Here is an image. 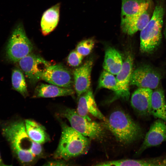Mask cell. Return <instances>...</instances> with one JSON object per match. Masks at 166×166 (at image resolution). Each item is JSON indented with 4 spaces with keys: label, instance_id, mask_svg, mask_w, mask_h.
Returning a JSON list of instances; mask_svg holds the SVG:
<instances>
[{
    "label": "cell",
    "instance_id": "obj_5",
    "mask_svg": "<svg viewBox=\"0 0 166 166\" xmlns=\"http://www.w3.org/2000/svg\"><path fill=\"white\" fill-rule=\"evenodd\" d=\"M60 113L61 117L68 120L71 127L84 136L97 140L104 136L105 127L102 124L86 119L79 115L73 109L66 108Z\"/></svg>",
    "mask_w": 166,
    "mask_h": 166
},
{
    "label": "cell",
    "instance_id": "obj_8",
    "mask_svg": "<svg viewBox=\"0 0 166 166\" xmlns=\"http://www.w3.org/2000/svg\"><path fill=\"white\" fill-rule=\"evenodd\" d=\"M161 78V74L158 70L150 65H144L132 72L130 85L155 89L158 87Z\"/></svg>",
    "mask_w": 166,
    "mask_h": 166
},
{
    "label": "cell",
    "instance_id": "obj_20",
    "mask_svg": "<svg viewBox=\"0 0 166 166\" xmlns=\"http://www.w3.org/2000/svg\"><path fill=\"white\" fill-rule=\"evenodd\" d=\"M123 63L121 55L116 49L110 47L107 49L103 65L105 70L113 75H117L120 71Z\"/></svg>",
    "mask_w": 166,
    "mask_h": 166
},
{
    "label": "cell",
    "instance_id": "obj_11",
    "mask_svg": "<svg viewBox=\"0 0 166 166\" xmlns=\"http://www.w3.org/2000/svg\"><path fill=\"white\" fill-rule=\"evenodd\" d=\"M152 89L139 88L132 93L131 99V105L136 114L142 118H145L151 115Z\"/></svg>",
    "mask_w": 166,
    "mask_h": 166
},
{
    "label": "cell",
    "instance_id": "obj_9",
    "mask_svg": "<svg viewBox=\"0 0 166 166\" xmlns=\"http://www.w3.org/2000/svg\"><path fill=\"white\" fill-rule=\"evenodd\" d=\"M165 141H166V123L163 120L158 119L151 125L142 144L136 154L139 156L148 148L158 146Z\"/></svg>",
    "mask_w": 166,
    "mask_h": 166
},
{
    "label": "cell",
    "instance_id": "obj_13",
    "mask_svg": "<svg viewBox=\"0 0 166 166\" xmlns=\"http://www.w3.org/2000/svg\"><path fill=\"white\" fill-rule=\"evenodd\" d=\"M77 111L86 119L91 120L89 114H91L103 121L106 118L98 108L92 90L89 89L78 98Z\"/></svg>",
    "mask_w": 166,
    "mask_h": 166
},
{
    "label": "cell",
    "instance_id": "obj_6",
    "mask_svg": "<svg viewBox=\"0 0 166 166\" xmlns=\"http://www.w3.org/2000/svg\"><path fill=\"white\" fill-rule=\"evenodd\" d=\"M33 48L23 25L20 23L13 30L7 43L6 49L7 58L11 61L18 62L31 53Z\"/></svg>",
    "mask_w": 166,
    "mask_h": 166
},
{
    "label": "cell",
    "instance_id": "obj_21",
    "mask_svg": "<svg viewBox=\"0 0 166 166\" xmlns=\"http://www.w3.org/2000/svg\"><path fill=\"white\" fill-rule=\"evenodd\" d=\"M27 133L33 141L42 144L50 140L45 128L37 122L31 119L24 121Z\"/></svg>",
    "mask_w": 166,
    "mask_h": 166
},
{
    "label": "cell",
    "instance_id": "obj_26",
    "mask_svg": "<svg viewBox=\"0 0 166 166\" xmlns=\"http://www.w3.org/2000/svg\"><path fill=\"white\" fill-rule=\"evenodd\" d=\"M54 160L48 161L43 165L46 166H68L69 163L66 161L62 159H57Z\"/></svg>",
    "mask_w": 166,
    "mask_h": 166
},
{
    "label": "cell",
    "instance_id": "obj_17",
    "mask_svg": "<svg viewBox=\"0 0 166 166\" xmlns=\"http://www.w3.org/2000/svg\"><path fill=\"white\" fill-rule=\"evenodd\" d=\"M60 4L57 3L43 13L41 20V31L44 35L52 32L57 26L59 18Z\"/></svg>",
    "mask_w": 166,
    "mask_h": 166
},
{
    "label": "cell",
    "instance_id": "obj_23",
    "mask_svg": "<svg viewBox=\"0 0 166 166\" xmlns=\"http://www.w3.org/2000/svg\"><path fill=\"white\" fill-rule=\"evenodd\" d=\"M98 87L99 88H106L113 91L115 97L112 100H115L118 94V90L116 78L113 74L105 70L103 71L99 78Z\"/></svg>",
    "mask_w": 166,
    "mask_h": 166
},
{
    "label": "cell",
    "instance_id": "obj_1",
    "mask_svg": "<svg viewBox=\"0 0 166 166\" xmlns=\"http://www.w3.org/2000/svg\"><path fill=\"white\" fill-rule=\"evenodd\" d=\"M0 128L14 156L21 164L32 165L37 158L43 157L42 144L29 137L24 121L20 119L0 121Z\"/></svg>",
    "mask_w": 166,
    "mask_h": 166
},
{
    "label": "cell",
    "instance_id": "obj_10",
    "mask_svg": "<svg viewBox=\"0 0 166 166\" xmlns=\"http://www.w3.org/2000/svg\"><path fill=\"white\" fill-rule=\"evenodd\" d=\"M133 63V56L131 53L129 52L127 54L120 71L117 75L116 78L118 93L115 100L121 98L127 101L129 98V86L132 72Z\"/></svg>",
    "mask_w": 166,
    "mask_h": 166
},
{
    "label": "cell",
    "instance_id": "obj_24",
    "mask_svg": "<svg viewBox=\"0 0 166 166\" xmlns=\"http://www.w3.org/2000/svg\"><path fill=\"white\" fill-rule=\"evenodd\" d=\"M95 45L94 40L92 39H88L80 42L77 45L76 50L83 56L89 55Z\"/></svg>",
    "mask_w": 166,
    "mask_h": 166
},
{
    "label": "cell",
    "instance_id": "obj_16",
    "mask_svg": "<svg viewBox=\"0 0 166 166\" xmlns=\"http://www.w3.org/2000/svg\"><path fill=\"white\" fill-rule=\"evenodd\" d=\"M74 91L72 88H62L54 85L41 83L36 88L34 97H54L73 95Z\"/></svg>",
    "mask_w": 166,
    "mask_h": 166
},
{
    "label": "cell",
    "instance_id": "obj_22",
    "mask_svg": "<svg viewBox=\"0 0 166 166\" xmlns=\"http://www.w3.org/2000/svg\"><path fill=\"white\" fill-rule=\"evenodd\" d=\"M11 81L13 89L20 93L24 97L28 95L26 83L22 72L18 68L12 71Z\"/></svg>",
    "mask_w": 166,
    "mask_h": 166
},
{
    "label": "cell",
    "instance_id": "obj_18",
    "mask_svg": "<svg viewBox=\"0 0 166 166\" xmlns=\"http://www.w3.org/2000/svg\"><path fill=\"white\" fill-rule=\"evenodd\" d=\"M151 115L166 123V102L164 92L159 88L153 91L151 98Z\"/></svg>",
    "mask_w": 166,
    "mask_h": 166
},
{
    "label": "cell",
    "instance_id": "obj_15",
    "mask_svg": "<svg viewBox=\"0 0 166 166\" xmlns=\"http://www.w3.org/2000/svg\"><path fill=\"white\" fill-rule=\"evenodd\" d=\"M148 10H143L132 17L121 21V27L122 31L131 35L142 30L150 19Z\"/></svg>",
    "mask_w": 166,
    "mask_h": 166
},
{
    "label": "cell",
    "instance_id": "obj_25",
    "mask_svg": "<svg viewBox=\"0 0 166 166\" xmlns=\"http://www.w3.org/2000/svg\"><path fill=\"white\" fill-rule=\"evenodd\" d=\"M82 56L76 50L72 51L69 54L68 57V62L71 66H77L81 62L83 58Z\"/></svg>",
    "mask_w": 166,
    "mask_h": 166
},
{
    "label": "cell",
    "instance_id": "obj_4",
    "mask_svg": "<svg viewBox=\"0 0 166 166\" xmlns=\"http://www.w3.org/2000/svg\"><path fill=\"white\" fill-rule=\"evenodd\" d=\"M164 9L161 4L155 6L152 17L140 31V50L141 52L152 54L160 45L162 40V30Z\"/></svg>",
    "mask_w": 166,
    "mask_h": 166
},
{
    "label": "cell",
    "instance_id": "obj_28",
    "mask_svg": "<svg viewBox=\"0 0 166 166\" xmlns=\"http://www.w3.org/2000/svg\"><path fill=\"white\" fill-rule=\"evenodd\" d=\"M164 34L165 38L166 39V26L164 31Z\"/></svg>",
    "mask_w": 166,
    "mask_h": 166
},
{
    "label": "cell",
    "instance_id": "obj_7",
    "mask_svg": "<svg viewBox=\"0 0 166 166\" xmlns=\"http://www.w3.org/2000/svg\"><path fill=\"white\" fill-rule=\"evenodd\" d=\"M18 62L20 68L33 85L42 79L43 74L50 65L49 62L41 56L31 53Z\"/></svg>",
    "mask_w": 166,
    "mask_h": 166
},
{
    "label": "cell",
    "instance_id": "obj_14",
    "mask_svg": "<svg viewBox=\"0 0 166 166\" xmlns=\"http://www.w3.org/2000/svg\"><path fill=\"white\" fill-rule=\"evenodd\" d=\"M93 63L92 60H88L74 71V87L78 98L90 89Z\"/></svg>",
    "mask_w": 166,
    "mask_h": 166
},
{
    "label": "cell",
    "instance_id": "obj_2",
    "mask_svg": "<svg viewBox=\"0 0 166 166\" xmlns=\"http://www.w3.org/2000/svg\"><path fill=\"white\" fill-rule=\"evenodd\" d=\"M102 124L112 133L118 141L124 145L132 143L143 136L140 125L121 109L113 111Z\"/></svg>",
    "mask_w": 166,
    "mask_h": 166
},
{
    "label": "cell",
    "instance_id": "obj_19",
    "mask_svg": "<svg viewBox=\"0 0 166 166\" xmlns=\"http://www.w3.org/2000/svg\"><path fill=\"white\" fill-rule=\"evenodd\" d=\"M149 0H122L121 21H125L141 11L149 9Z\"/></svg>",
    "mask_w": 166,
    "mask_h": 166
},
{
    "label": "cell",
    "instance_id": "obj_12",
    "mask_svg": "<svg viewBox=\"0 0 166 166\" xmlns=\"http://www.w3.org/2000/svg\"><path fill=\"white\" fill-rule=\"evenodd\" d=\"M42 79L53 85L65 88H71L73 83L70 72L59 64L50 65Z\"/></svg>",
    "mask_w": 166,
    "mask_h": 166
},
{
    "label": "cell",
    "instance_id": "obj_27",
    "mask_svg": "<svg viewBox=\"0 0 166 166\" xmlns=\"http://www.w3.org/2000/svg\"><path fill=\"white\" fill-rule=\"evenodd\" d=\"M8 166V165H6L3 162L2 158L0 153V166Z\"/></svg>",
    "mask_w": 166,
    "mask_h": 166
},
{
    "label": "cell",
    "instance_id": "obj_3",
    "mask_svg": "<svg viewBox=\"0 0 166 166\" xmlns=\"http://www.w3.org/2000/svg\"><path fill=\"white\" fill-rule=\"evenodd\" d=\"M61 133L53 156L67 161L85 153L90 143V139L82 135L63 122L61 123Z\"/></svg>",
    "mask_w": 166,
    "mask_h": 166
}]
</instances>
